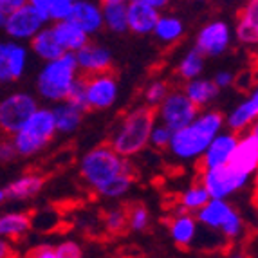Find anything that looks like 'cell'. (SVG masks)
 Returning <instances> with one entry per match:
<instances>
[{"mask_svg": "<svg viewBox=\"0 0 258 258\" xmlns=\"http://www.w3.org/2000/svg\"><path fill=\"white\" fill-rule=\"evenodd\" d=\"M224 130V116L219 110L206 108L199 112L188 126L173 132L168 150L173 159L191 163L199 161L210 147V143Z\"/></svg>", "mask_w": 258, "mask_h": 258, "instance_id": "6da1fadb", "label": "cell"}, {"mask_svg": "<svg viewBox=\"0 0 258 258\" xmlns=\"http://www.w3.org/2000/svg\"><path fill=\"white\" fill-rule=\"evenodd\" d=\"M155 125V110L147 105L132 108L121 117L108 147L123 159L141 154L148 147V136Z\"/></svg>", "mask_w": 258, "mask_h": 258, "instance_id": "7a4b0ae2", "label": "cell"}, {"mask_svg": "<svg viewBox=\"0 0 258 258\" xmlns=\"http://www.w3.org/2000/svg\"><path fill=\"white\" fill-rule=\"evenodd\" d=\"M76 56L73 52H63L60 58L45 61L36 78V92L49 103H61L69 94L73 83L78 80Z\"/></svg>", "mask_w": 258, "mask_h": 258, "instance_id": "3957f363", "label": "cell"}, {"mask_svg": "<svg viewBox=\"0 0 258 258\" xmlns=\"http://www.w3.org/2000/svg\"><path fill=\"white\" fill-rule=\"evenodd\" d=\"M121 173H134L132 164L128 159L119 157L108 145L94 147L80 161V175L94 191Z\"/></svg>", "mask_w": 258, "mask_h": 258, "instance_id": "277c9868", "label": "cell"}, {"mask_svg": "<svg viewBox=\"0 0 258 258\" xmlns=\"http://www.w3.org/2000/svg\"><path fill=\"white\" fill-rule=\"evenodd\" d=\"M56 136L54 119L49 107H38L33 116L27 119V123L18 130L15 136H11L15 150L18 157H31L36 155L47 147Z\"/></svg>", "mask_w": 258, "mask_h": 258, "instance_id": "5b68a950", "label": "cell"}, {"mask_svg": "<svg viewBox=\"0 0 258 258\" xmlns=\"http://www.w3.org/2000/svg\"><path fill=\"white\" fill-rule=\"evenodd\" d=\"M38 107V99L31 92L18 91L8 94L0 99V130L15 136Z\"/></svg>", "mask_w": 258, "mask_h": 258, "instance_id": "8992f818", "label": "cell"}, {"mask_svg": "<svg viewBox=\"0 0 258 258\" xmlns=\"http://www.w3.org/2000/svg\"><path fill=\"white\" fill-rule=\"evenodd\" d=\"M199 112L201 110L186 98L184 92L175 89V91L168 92L163 103L155 108V121L170 128L172 132H177V130L188 126L197 117Z\"/></svg>", "mask_w": 258, "mask_h": 258, "instance_id": "52a82bcc", "label": "cell"}, {"mask_svg": "<svg viewBox=\"0 0 258 258\" xmlns=\"http://www.w3.org/2000/svg\"><path fill=\"white\" fill-rule=\"evenodd\" d=\"M251 175L244 172H238L231 164L228 166L213 168V170H204L201 175V184L208 191L210 199L217 201H226L229 195L237 194L249 184Z\"/></svg>", "mask_w": 258, "mask_h": 258, "instance_id": "ba28073f", "label": "cell"}, {"mask_svg": "<svg viewBox=\"0 0 258 258\" xmlns=\"http://www.w3.org/2000/svg\"><path fill=\"white\" fill-rule=\"evenodd\" d=\"M231 45V29L229 24L224 20H213L199 31L195 38V51L204 58H217L224 54Z\"/></svg>", "mask_w": 258, "mask_h": 258, "instance_id": "9c48e42d", "label": "cell"}, {"mask_svg": "<svg viewBox=\"0 0 258 258\" xmlns=\"http://www.w3.org/2000/svg\"><path fill=\"white\" fill-rule=\"evenodd\" d=\"M119 85L112 73L85 78V96L89 110H105L116 103Z\"/></svg>", "mask_w": 258, "mask_h": 258, "instance_id": "30bf717a", "label": "cell"}, {"mask_svg": "<svg viewBox=\"0 0 258 258\" xmlns=\"http://www.w3.org/2000/svg\"><path fill=\"white\" fill-rule=\"evenodd\" d=\"M29 51L24 43L6 40L0 42V83L18 82L27 69Z\"/></svg>", "mask_w": 258, "mask_h": 258, "instance_id": "8fae6325", "label": "cell"}, {"mask_svg": "<svg viewBox=\"0 0 258 258\" xmlns=\"http://www.w3.org/2000/svg\"><path fill=\"white\" fill-rule=\"evenodd\" d=\"M76 65L80 76L89 78L96 74L110 73L112 69V52L105 45L89 42L83 49L76 52Z\"/></svg>", "mask_w": 258, "mask_h": 258, "instance_id": "7c38bea8", "label": "cell"}, {"mask_svg": "<svg viewBox=\"0 0 258 258\" xmlns=\"http://www.w3.org/2000/svg\"><path fill=\"white\" fill-rule=\"evenodd\" d=\"M237 141L238 136L229 132V130H222L219 136H215V139L210 143V147L206 148L203 157L199 159L203 172L204 170H213V168L228 166L233 157V152H235V147H237Z\"/></svg>", "mask_w": 258, "mask_h": 258, "instance_id": "4fadbf2b", "label": "cell"}, {"mask_svg": "<svg viewBox=\"0 0 258 258\" xmlns=\"http://www.w3.org/2000/svg\"><path fill=\"white\" fill-rule=\"evenodd\" d=\"M235 170L244 172L247 175H253L258 168V128L253 126L247 132L240 134L237 141V147L233 152V157L229 161Z\"/></svg>", "mask_w": 258, "mask_h": 258, "instance_id": "5bb4252c", "label": "cell"}, {"mask_svg": "<svg viewBox=\"0 0 258 258\" xmlns=\"http://www.w3.org/2000/svg\"><path fill=\"white\" fill-rule=\"evenodd\" d=\"M42 27H45L38 18L35 17V13L31 11L29 4H24L18 11H15L13 15H9L8 22H6V33L9 38H13V42H26V40H33V36L38 33Z\"/></svg>", "mask_w": 258, "mask_h": 258, "instance_id": "9a60e30c", "label": "cell"}, {"mask_svg": "<svg viewBox=\"0 0 258 258\" xmlns=\"http://www.w3.org/2000/svg\"><path fill=\"white\" fill-rule=\"evenodd\" d=\"M161 13L154 9L148 0H130L126 2V29L136 35H150Z\"/></svg>", "mask_w": 258, "mask_h": 258, "instance_id": "2e32d148", "label": "cell"}, {"mask_svg": "<svg viewBox=\"0 0 258 258\" xmlns=\"http://www.w3.org/2000/svg\"><path fill=\"white\" fill-rule=\"evenodd\" d=\"M256 117H258V94L253 91L247 96V99L238 103L228 116L224 117V126H228L229 132L240 136V134L256 126Z\"/></svg>", "mask_w": 258, "mask_h": 258, "instance_id": "e0dca14e", "label": "cell"}, {"mask_svg": "<svg viewBox=\"0 0 258 258\" xmlns=\"http://www.w3.org/2000/svg\"><path fill=\"white\" fill-rule=\"evenodd\" d=\"M69 22H73L74 26L80 27L87 36L99 33V31L103 29V17H101V6H99V2L74 0Z\"/></svg>", "mask_w": 258, "mask_h": 258, "instance_id": "ac0fdd59", "label": "cell"}, {"mask_svg": "<svg viewBox=\"0 0 258 258\" xmlns=\"http://www.w3.org/2000/svg\"><path fill=\"white\" fill-rule=\"evenodd\" d=\"M235 208L228 203V201H217V199H210L206 203V206L195 213V220L199 222V226H203L206 229H213L219 231L222 228V224L229 219Z\"/></svg>", "mask_w": 258, "mask_h": 258, "instance_id": "d6986e66", "label": "cell"}, {"mask_svg": "<svg viewBox=\"0 0 258 258\" xmlns=\"http://www.w3.org/2000/svg\"><path fill=\"white\" fill-rule=\"evenodd\" d=\"M51 29H52V35H54L56 42H58V45H60L63 52H73V54H76L80 49H83L87 43H89V36L69 20L60 22V24H52Z\"/></svg>", "mask_w": 258, "mask_h": 258, "instance_id": "ffe728a7", "label": "cell"}, {"mask_svg": "<svg viewBox=\"0 0 258 258\" xmlns=\"http://www.w3.org/2000/svg\"><path fill=\"white\" fill-rule=\"evenodd\" d=\"M168 229H170V235H172V240L175 242L179 247H184L189 249L191 244H194L195 237H197L199 231V222L195 220V215L191 213H177L170 224H168Z\"/></svg>", "mask_w": 258, "mask_h": 258, "instance_id": "44dd1931", "label": "cell"}, {"mask_svg": "<svg viewBox=\"0 0 258 258\" xmlns=\"http://www.w3.org/2000/svg\"><path fill=\"white\" fill-rule=\"evenodd\" d=\"M43 184H45V179L40 173H24L18 179L11 181L8 184V188L4 189L6 197L13 199V201H27V199L35 197L42 191Z\"/></svg>", "mask_w": 258, "mask_h": 258, "instance_id": "7402d4cb", "label": "cell"}, {"mask_svg": "<svg viewBox=\"0 0 258 258\" xmlns=\"http://www.w3.org/2000/svg\"><path fill=\"white\" fill-rule=\"evenodd\" d=\"M182 92L199 110L201 108H208L217 99V96H219V89L208 78H197V80L186 82Z\"/></svg>", "mask_w": 258, "mask_h": 258, "instance_id": "603a6c76", "label": "cell"}, {"mask_svg": "<svg viewBox=\"0 0 258 258\" xmlns=\"http://www.w3.org/2000/svg\"><path fill=\"white\" fill-rule=\"evenodd\" d=\"M237 38L244 45H254L258 42V2L245 4L238 15L237 22Z\"/></svg>", "mask_w": 258, "mask_h": 258, "instance_id": "cb8c5ba5", "label": "cell"}, {"mask_svg": "<svg viewBox=\"0 0 258 258\" xmlns=\"http://www.w3.org/2000/svg\"><path fill=\"white\" fill-rule=\"evenodd\" d=\"M52 112V119H54V126H56V134H74L83 121V112L78 110L76 107L69 105L67 101H61V103H56L51 108Z\"/></svg>", "mask_w": 258, "mask_h": 258, "instance_id": "d4e9b609", "label": "cell"}, {"mask_svg": "<svg viewBox=\"0 0 258 258\" xmlns=\"http://www.w3.org/2000/svg\"><path fill=\"white\" fill-rule=\"evenodd\" d=\"M103 27L112 33H126V2L125 0H105L99 2Z\"/></svg>", "mask_w": 258, "mask_h": 258, "instance_id": "484cf974", "label": "cell"}, {"mask_svg": "<svg viewBox=\"0 0 258 258\" xmlns=\"http://www.w3.org/2000/svg\"><path fill=\"white\" fill-rule=\"evenodd\" d=\"M31 51L35 52L40 60H43V61H52L63 54V51H61V47L58 45L54 35H52V29L49 26L42 27V29L33 36V40H31Z\"/></svg>", "mask_w": 258, "mask_h": 258, "instance_id": "4316f807", "label": "cell"}, {"mask_svg": "<svg viewBox=\"0 0 258 258\" xmlns=\"http://www.w3.org/2000/svg\"><path fill=\"white\" fill-rule=\"evenodd\" d=\"M31 229V217L24 211H9L0 215V238H22Z\"/></svg>", "mask_w": 258, "mask_h": 258, "instance_id": "83f0119b", "label": "cell"}, {"mask_svg": "<svg viewBox=\"0 0 258 258\" xmlns=\"http://www.w3.org/2000/svg\"><path fill=\"white\" fill-rule=\"evenodd\" d=\"M152 35H155V38L161 43H175L182 38L184 35V22L179 17L173 15H161L157 24H155Z\"/></svg>", "mask_w": 258, "mask_h": 258, "instance_id": "f1b7e54d", "label": "cell"}, {"mask_svg": "<svg viewBox=\"0 0 258 258\" xmlns=\"http://www.w3.org/2000/svg\"><path fill=\"white\" fill-rule=\"evenodd\" d=\"M208 201H210L208 191L203 188L201 182H197V184H191L182 191L181 197H179V206H181V211H184V213L195 215L201 208L206 206Z\"/></svg>", "mask_w": 258, "mask_h": 258, "instance_id": "f546056e", "label": "cell"}, {"mask_svg": "<svg viewBox=\"0 0 258 258\" xmlns=\"http://www.w3.org/2000/svg\"><path fill=\"white\" fill-rule=\"evenodd\" d=\"M204 65H206V58L203 54H199L195 49L186 52V56L179 61V67H177V74L181 80L184 82H191V80H197L201 78L204 71Z\"/></svg>", "mask_w": 258, "mask_h": 258, "instance_id": "4dcf8cb0", "label": "cell"}, {"mask_svg": "<svg viewBox=\"0 0 258 258\" xmlns=\"http://www.w3.org/2000/svg\"><path fill=\"white\" fill-rule=\"evenodd\" d=\"M132 181H134V173H121V175L114 177L110 182L101 186L96 194L101 195V197H105V199H121L128 194L130 186H132Z\"/></svg>", "mask_w": 258, "mask_h": 258, "instance_id": "1f68e13d", "label": "cell"}, {"mask_svg": "<svg viewBox=\"0 0 258 258\" xmlns=\"http://www.w3.org/2000/svg\"><path fill=\"white\" fill-rule=\"evenodd\" d=\"M148 224H150V213L145 206L136 204L126 211V228H130L132 231H145L148 228Z\"/></svg>", "mask_w": 258, "mask_h": 258, "instance_id": "d6a6232c", "label": "cell"}, {"mask_svg": "<svg viewBox=\"0 0 258 258\" xmlns=\"http://www.w3.org/2000/svg\"><path fill=\"white\" fill-rule=\"evenodd\" d=\"M168 92H170V87H168L166 82H163V80L152 82L150 85L145 89V105L155 110V108L163 103V99L168 96Z\"/></svg>", "mask_w": 258, "mask_h": 258, "instance_id": "836d02e7", "label": "cell"}, {"mask_svg": "<svg viewBox=\"0 0 258 258\" xmlns=\"http://www.w3.org/2000/svg\"><path fill=\"white\" fill-rule=\"evenodd\" d=\"M74 0H47V11H49V22L60 24L67 22L73 11Z\"/></svg>", "mask_w": 258, "mask_h": 258, "instance_id": "e575fe53", "label": "cell"}, {"mask_svg": "<svg viewBox=\"0 0 258 258\" xmlns=\"http://www.w3.org/2000/svg\"><path fill=\"white\" fill-rule=\"evenodd\" d=\"M245 231V224L242 220V217L237 213V210L233 211L229 219L222 224V228L219 229V233L222 235L226 240H238Z\"/></svg>", "mask_w": 258, "mask_h": 258, "instance_id": "d590c367", "label": "cell"}, {"mask_svg": "<svg viewBox=\"0 0 258 258\" xmlns=\"http://www.w3.org/2000/svg\"><path fill=\"white\" fill-rule=\"evenodd\" d=\"M65 101L69 105H73V107H76L78 110H82L83 114L89 110V107H87V96H85V78L78 76V80L73 83Z\"/></svg>", "mask_w": 258, "mask_h": 258, "instance_id": "8d00e7d4", "label": "cell"}, {"mask_svg": "<svg viewBox=\"0 0 258 258\" xmlns=\"http://www.w3.org/2000/svg\"><path fill=\"white\" fill-rule=\"evenodd\" d=\"M172 136H173L172 130L155 121V125L150 130V136H148V145L152 148H155V150H164V148H168L170 141H172Z\"/></svg>", "mask_w": 258, "mask_h": 258, "instance_id": "74e56055", "label": "cell"}, {"mask_svg": "<svg viewBox=\"0 0 258 258\" xmlns=\"http://www.w3.org/2000/svg\"><path fill=\"white\" fill-rule=\"evenodd\" d=\"M105 228L110 233H123L126 228V211L123 208H112L105 213Z\"/></svg>", "mask_w": 258, "mask_h": 258, "instance_id": "f35d334b", "label": "cell"}, {"mask_svg": "<svg viewBox=\"0 0 258 258\" xmlns=\"http://www.w3.org/2000/svg\"><path fill=\"white\" fill-rule=\"evenodd\" d=\"M56 256L58 258H83V251L80 247V244H76L74 240H65L61 244H58L54 247Z\"/></svg>", "mask_w": 258, "mask_h": 258, "instance_id": "ab89813d", "label": "cell"}, {"mask_svg": "<svg viewBox=\"0 0 258 258\" xmlns=\"http://www.w3.org/2000/svg\"><path fill=\"white\" fill-rule=\"evenodd\" d=\"M31 11L35 13V17L42 22L43 26L49 24V11H47V0H27Z\"/></svg>", "mask_w": 258, "mask_h": 258, "instance_id": "60d3db41", "label": "cell"}, {"mask_svg": "<svg viewBox=\"0 0 258 258\" xmlns=\"http://www.w3.org/2000/svg\"><path fill=\"white\" fill-rule=\"evenodd\" d=\"M18 159V154L15 150L11 139L9 141H0V164H9Z\"/></svg>", "mask_w": 258, "mask_h": 258, "instance_id": "b9f144b4", "label": "cell"}, {"mask_svg": "<svg viewBox=\"0 0 258 258\" xmlns=\"http://www.w3.org/2000/svg\"><path fill=\"white\" fill-rule=\"evenodd\" d=\"M211 82L215 83L217 89H228V87L233 85V82H235V74L231 73V71H220V73L215 74V78L211 80Z\"/></svg>", "mask_w": 258, "mask_h": 258, "instance_id": "7bdbcfd3", "label": "cell"}, {"mask_svg": "<svg viewBox=\"0 0 258 258\" xmlns=\"http://www.w3.org/2000/svg\"><path fill=\"white\" fill-rule=\"evenodd\" d=\"M26 258H58L52 245H38L35 249H31Z\"/></svg>", "mask_w": 258, "mask_h": 258, "instance_id": "ee69618b", "label": "cell"}, {"mask_svg": "<svg viewBox=\"0 0 258 258\" xmlns=\"http://www.w3.org/2000/svg\"><path fill=\"white\" fill-rule=\"evenodd\" d=\"M233 85H237L240 91L249 92V89L253 87V73H251V71H244L240 76H235Z\"/></svg>", "mask_w": 258, "mask_h": 258, "instance_id": "f6af8a7d", "label": "cell"}, {"mask_svg": "<svg viewBox=\"0 0 258 258\" xmlns=\"http://www.w3.org/2000/svg\"><path fill=\"white\" fill-rule=\"evenodd\" d=\"M26 2L27 0H0V11H2L6 17H9V15H13L15 11H18Z\"/></svg>", "mask_w": 258, "mask_h": 258, "instance_id": "bcb514c9", "label": "cell"}, {"mask_svg": "<svg viewBox=\"0 0 258 258\" xmlns=\"http://www.w3.org/2000/svg\"><path fill=\"white\" fill-rule=\"evenodd\" d=\"M0 258H17V251L6 238H0Z\"/></svg>", "mask_w": 258, "mask_h": 258, "instance_id": "7dc6e473", "label": "cell"}, {"mask_svg": "<svg viewBox=\"0 0 258 258\" xmlns=\"http://www.w3.org/2000/svg\"><path fill=\"white\" fill-rule=\"evenodd\" d=\"M148 4H150L154 9H157V11L161 13V11H163V9L168 6V2H166V0H148Z\"/></svg>", "mask_w": 258, "mask_h": 258, "instance_id": "c3c4849f", "label": "cell"}, {"mask_svg": "<svg viewBox=\"0 0 258 258\" xmlns=\"http://www.w3.org/2000/svg\"><path fill=\"white\" fill-rule=\"evenodd\" d=\"M6 22H8V17L0 11V29H4V27H6Z\"/></svg>", "mask_w": 258, "mask_h": 258, "instance_id": "681fc988", "label": "cell"}, {"mask_svg": "<svg viewBox=\"0 0 258 258\" xmlns=\"http://www.w3.org/2000/svg\"><path fill=\"white\" fill-rule=\"evenodd\" d=\"M224 258H249L247 254H242V253H231L228 254V256H224Z\"/></svg>", "mask_w": 258, "mask_h": 258, "instance_id": "f907efd6", "label": "cell"}, {"mask_svg": "<svg viewBox=\"0 0 258 258\" xmlns=\"http://www.w3.org/2000/svg\"><path fill=\"white\" fill-rule=\"evenodd\" d=\"M4 201H8V197H6V191L2 188H0V204H4Z\"/></svg>", "mask_w": 258, "mask_h": 258, "instance_id": "816d5d0a", "label": "cell"}]
</instances>
